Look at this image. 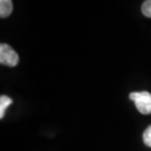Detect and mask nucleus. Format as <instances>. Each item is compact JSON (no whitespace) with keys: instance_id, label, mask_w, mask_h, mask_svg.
<instances>
[{"instance_id":"f257e3e1","label":"nucleus","mask_w":151,"mask_h":151,"mask_svg":"<svg viewBox=\"0 0 151 151\" xmlns=\"http://www.w3.org/2000/svg\"><path fill=\"white\" fill-rule=\"evenodd\" d=\"M129 99L135 103V108L141 114H151V93L132 92L129 94Z\"/></svg>"},{"instance_id":"f03ea898","label":"nucleus","mask_w":151,"mask_h":151,"mask_svg":"<svg viewBox=\"0 0 151 151\" xmlns=\"http://www.w3.org/2000/svg\"><path fill=\"white\" fill-rule=\"evenodd\" d=\"M0 63L9 67H15L19 63V56L16 50L8 44L2 43L0 45Z\"/></svg>"},{"instance_id":"7ed1b4c3","label":"nucleus","mask_w":151,"mask_h":151,"mask_svg":"<svg viewBox=\"0 0 151 151\" xmlns=\"http://www.w3.org/2000/svg\"><path fill=\"white\" fill-rule=\"evenodd\" d=\"M14 5L11 0H0V17L7 18L11 15Z\"/></svg>"},{"instance_id":"20e7f679","label":"nucleus","mask_w":151,"mask_h":151,"mask_svg":"<svg viewBox=\"0 0 151 151\" xmlns=\"http://www.w3.org/2000/svg\"><path fill=\"white\" fill-rule=\"evenodd\" d=\"M10 104H12V100L7 95H1L0 96V119H4L5 116V111Z\"/></svg>"},{"instance_id":"39448f33","label":"nucleus","mask_w":151,"mask_h":151,"mask_svg":"<svg viewBox=\"0 0 151 151\" xmlns=\"http://www.w3.org/2000/svg\"><path fill=\"white\" fill-rule=\"evenodd\" d=\"M142 14L148 18H151V0H146L141 7Z\"/></svg>"},{"instance_id":"423d86ee","label":"nucleus","mask_w":151,"mask_h":151,"mask_svg":"<svg viewBox=\"0 0 151 151\" xmlns=\"http://www.w3.org/2000/svg\"><path fill=\"white\" fill-rule=\"evenodd\" d=\"M142 139H143L145 145H146L147 147H150L151 148V125H149V127L145 130V132H143V134H142Z\"/></svg>"}]
</instances>
